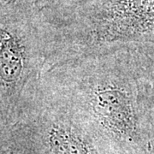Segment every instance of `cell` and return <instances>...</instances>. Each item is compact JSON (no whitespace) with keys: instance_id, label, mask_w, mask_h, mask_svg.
<instances>
[{"instance_id":"obj_1","label":"cell","mask_w":154,"mask_h":154,"mask_svg":"<svg viewBox=\"0 0 154 154\" xmlns=\"http://www.w3.org/2000/svg\"><path fill=\"white\" fill-rule=\"evenodd\" d=\"M41 82L101 140L128 154L153 152L130 48L111 50L45 70Z\"/></svg>"},{"instance_id":"obj_2","label":"cell","mask_w":154,"mask_h":154,"mask_svg":"<svg viewBox=\"0 0 154 154\" xmlns=\"http://www.w3.org/2000/svg\"><path fill=\"white\" fill-rule=\"evenodd\" d=\"M2 20L0 34L1 127L17 120L24 101L38 88L45 58L36 28Z\"/></svg>"},{"instance_id":"obj_3","label":"cell","mask_w":154,"mask_h":154,"mask_svg":"<svg viewBox=\"0 0 154 154\" xmlns=\"http://www.w3.org/2000/svg\"><path fill=\"white\" fill-rule=\"evenodd\" d=\"M154 151V45L130 48Z\"/></svg>"}]
</instances>
